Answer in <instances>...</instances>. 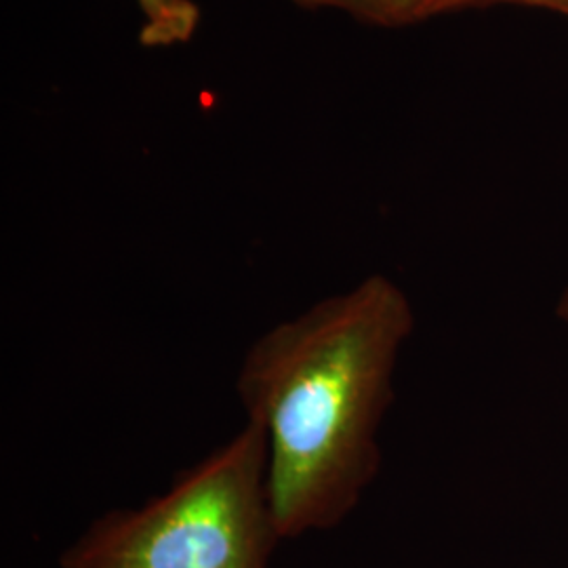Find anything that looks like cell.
<instances>
[{
	"label": "cell",
	"instance_id": "cell-1",
	"mask_svg": "<svg viewBox=\"0 0 568 568\" xmlns=\"http://www.w3.org/2000/svg\"><path fill=\"white\" fill-rule=\"evenodd\" d=\"M415 326L403 288L373 274L264 331L236 377L267 440V495L281 539L342 525L379 471V427Z\"/></svg>",
	"mask_w": 568,
	"mask_h": 568
},
{
	"label": "cell",
	"instance_id": "cell-6",
	"mask_svg": "<svg viewBox=\"0 0 568 568\" xmlns=\"http://www.w3.org/2000/svg\"><path fill=\"white\" fill-rule=\"evenodd\" d=\"M560 314H562V318H567L568 321V291L565 293V297H562V302H560Z\"/></svg>",
	"mask_w": 568,
	"mask_h": 568
},
{
	"label": "cell",
	"instance_id": "cell-3",
	"mask_svg": "<svg viewBox=\"0 0 568 568\" xmlns=\"http://www.w3.org/2000/svg\"><path fill=\"white\" fill-rule=\"evenodd\" d=\"M142 9V42L145 47H173L187 42L201 20L192 0H138Z\"/></svg>",
	"mask_w": 568,
	"mask_h": 568
},
{
	"label": "cell",
	"instance_id": "cell-2",
	"mask_svg": "<svg viewBox=\"0 0 568 568\" xmlns=\"http://www.w3.org/2000/svg\"><path fill=\"white\" fill-rule=\"evenodd\" d=\"M267 495V440L248 422L138 508L108 509L60 568H270L281 544Z\"/></svg>",
	"mask_w": 568,
	"mask_h": 568
},
{
	"label": "cell",
	"instance_id": "cell-5",
	"mask_svg": "<svg viewBox=\"0 0 568 568\" xmlns=\"http://www.w3.org/2000/svg\"><path fill=\"white\" fill-rule=\"evenodd\" d=\"M493 4H511V7H530V9H544L558 16L568 18V0H434L429 9L432 16H440L447 11L457 9H474V7H493Z\"/></svg>",
	"mask_w": 568,
	"mask_h": 568
},
{
	"label": "cell",
	"instance_id": "cell-4",
	"mask_svg": "<svg viewBox=\"0 0 568 568\" xmlns=\"http://www.w3.org/2000/svg\"><path fill=\"white\" fill-rule=\"evenodd\" d=\"M314 9H337L379 26H405L429 18L434 0H295Z\"/></svg>",
	"mask_w": 568,
	"mask_h": 568
}]
</instances>
